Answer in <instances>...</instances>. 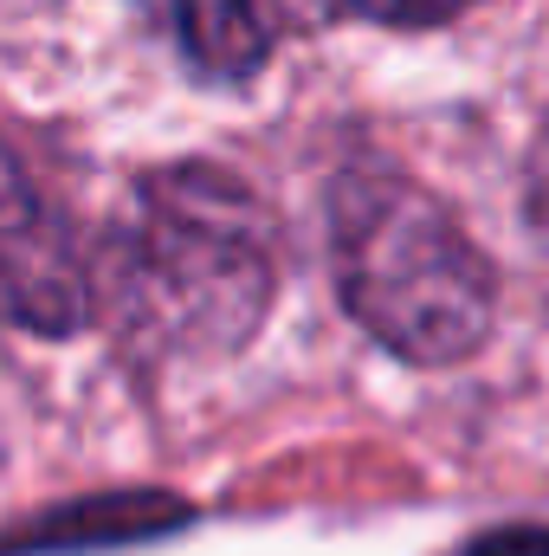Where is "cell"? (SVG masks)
Here are the masks:
<instances>
[{"label": "cell", "instance_id": "6da1fadb", "mask_svg": "<svg viewBox=\"0 0 549 556\" xmlns=\"http://www.w3.org/2000/svg\"><path fill=\"white\" fill-rule=\"evenodd\" d=\"M336 285L356 324L408 363H459L485 343L498 285L465 227L401 175L356 168L330 201Z\"/></svg>", "mask_w": 549, "mask_h": 556}, {"label": "cell", "instance_id": "277c9868", "mask_svg": "<svg viewBox=\"0 0 549 556\" xmlns=\"http://www.w3.org/2000/svg\"><path fill=\"white\" fill-rule=\"evenodd\" d=\"M175 26L207 78H253L272 52L266 0H175Z\"/></svg>", "mask_w": 549, "mask_h": 556}, {"label": "cell", "instance_id": "7a4b0ae2", "mask_svg": "<svg viewBox=\"0 0 549 556\" xmlns=\"http://www.w3.org/2000/svg\"><path fill=\"white\" fill-rule=\"evenodd\" d=\"M124 298L155 343H246L272 304V227L259 201L207 162L155 168L124 233Z\"/></svg>", "mask_w": 549, "mask_h": 556}, {"label": "cell", "instance_id": "8992f818", "mask_svg": "<svg viewBox=\"0 0 549 556\" xmlns=\"http://www.w3.org/2000/svg\"><path fill=\"white\" fill-rule=\"evenodd\" d=\"M465 556H549V525H511V531H491V538H478Z\"/></svg>", "mask_w": 549, "mask_h": 556}, {"label": "cell", "instance_id": "3957f363", "mask_svg": "<svg viewBox=\"0 0 549 556\" xmlns=\"http://www.w3.org/2000/svg\"><path fill=\"white\" fill-rule=\"evenodd\" d=\"M0 317L39 337H65L91 317V273L65 214L0 149Z\"/></svg>", "mask_w": 549, "mask_h": 556}, {"label": "cell", "instance_id": "5b68a950", "mask_svg": "<svg viewBox=\"0 0 549 556\" xmlns=\"http://www.w3.org/2000/svg\"><path fill=\"white\" fill-rule=\"evenodd\" d=\"M349 7L369 13V20H388V26H433V20L465 13L472 0H349Z\"/></svg>", "mask_w": 549, "mask_h": 556}]
</instances>
